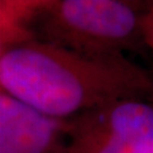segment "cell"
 <instances>
[{"label":"cell","mask_w":153,"mask_h":153,"mask_svg":"<svg viewBox=\"0 0 153 153\" xmlns=\"http://www.w3.org/2000/svg\"><path fill=\"white\" fill-rule=\"evenodd\" d=\"M0 91L64 120L118 100L150 99L153 78L124 55L94 57L34 40L0 58Z\"/></svg>","instance_id":"cell-1"},{"label":"cell","mask_w":153,"mask_h":153,"mask_svg":"<svg viewBox=\"0 0 153 153\" xmlns=\"http://www.w3.org/2000/svg\"><path fill=\"white\" fill-rule=\"evenodd\" d=\"M145 8L123 0H45L34 33L41 42L83 55L120 56L142 41Z\"/></svg>","instance_id":"cell-2"},{"label":"cell","mask_w":153,"mask_h":153,"mask_svg":"<svg viewBox=\"0 0 153 153\" xmlns=\"http://www.w3.org/2000/svg\"><path fill=\"white\" fill-rule=\"evenodd\" d=\"M65 120V153H153V104L143 100H118Z\"/></svg>","instance_id":"cell-3"},{"label":"cell","mask_w":153,"mask_h":153,"mask_svg":"<svg viewBox=\"0 0 153 153\" xmlns=\"http://www.w3.org/2000/svg\"><path fill=\"white\" fill-rule=\"evenodd\" d=\"M65 127L0 91V153H65Z\"/></svg>","instance_id":"cell-4"},{"label":"cell","mask_w":153,"mask_h":153,"mask_svg":"<svg viewBox=\"0 0 153 153\" xmlns=\"http://www.w3.org/2000/svg\"><path fill=\"white\" fill-rule=\"evenodd\" d=\"M45 0H0V42L7 49L36 40L34 23Z\"/></svg>","instance_id":"cell-5"},{"label":"cell","mask_w":153,"mask_h":153,"mask_svg":"<svg viewBox=\"0 0 153 153\" xmlns=\"http://www.w3.org/2000/svg\"><path fill=\"white\" fill-rule=\"evenodd\" d=\"M142 42L153 50V2L146 6L141 19Z\"/></svg>","instance_id":"cell-6"},{"label":"cell","mask_w":153,"mask_h":153,"mask_svg":"<svg viewBox=\"0 0 153 153\" xmlns=\"http://www.w3.org/2000/svg\"><path fill=\"white\" fill-rule=\"evenodd\" d=\"M6 50H8V49H7V48H6L5 45L1 43V42H0V58H1V57H2V55L6 52Z\"/></svg>","instance_id":"cell-7"},{"label":"cell","mask_w":153,"mask_h":153,"mask_svg":"<svg viewBox=\"0 0 153 153\" xmlns=\"http://www.w3.org/2000/svg\"><path fill=\"white\" fill-rule=\"evenodd\" d=\"M150 100L152 101V104H153V94H152V95H151V98H150Z\"/></svg>","instance_id":"cell-8"}]
</instances>
